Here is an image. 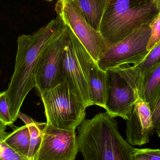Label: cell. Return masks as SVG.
I'll return each instance as SVG.
<instances>
[{"mask_svg":"<svg viewBox=\"0 0 160 160\" xmlns=\"http://www.w3.org/2000/svg\"><path fill=\"white\" fill-rule=\"evenodd\" d=\"M65 26L57 15L46 26L30 35L20 36L14 73L6 91L13 123L28 93L35 87L36 69L41 53Z\"/></svg>","mask_w":160,"mask_h":160,"instance_id":"6da1fadb","label":"cell"},{"mask_svg":"<svg viewBox=\"0 0 160 160\" xmlns=\"http://www.w3.org/2000/svg\"><path fill=\"white\" fill-rule=\"evenodd\" d=\"M78 131L79 152L84 160H134V148L123 139L117 121L107 113L85 119Z\"/></svg>","mask_w":160,"mask_h":160,"instance_id":"7a4b0ae2","label":"cell"},{"mask_svg":"<svg viewBox=\"0 0 160 160\" xmlns=\"http://www.w3.org/2000/svg\"><path fill=\"white\" fill-rule=\"evenodd\" d=\"M159 12L154 0H110L99 32L110 47L150 23Z\"/></svg>","mask_w":160,"mask_h":160,"instance_id":"3957f363","label":"cell"},{"mask_svg":"<svg viewBox=\"0 0 160 160\" xmlns=\"http://www.w3.org/2000/svg\"><path fill=\"white\" fill-rule=\"evenodd\" d=\"M39 95L48 125L75 131L85 120L87 107L72 92L64 79L58 85Z\"/></svg>","mask_w":160,"mask_h":160,"instance_id":"277c9868","label":"cell"},{"mask_svg":"<svg viewBox=\"0 0 160 160\" xmlns=\"http://www.w3.org/2000/svg\"><path fill=\"white\" fill-rule=\"evenodd\" d=\"M67 27L66 44L63 53L64 79L72 92L87 108L92 106L89 94L90 72L97 63L73 31L68 25Z\"/></svg>","mask_w":160,"mask_h":160,"instance_id":"5b68a950","label":"cell"},{"mask_svg":"<svg viewBox=\"0 0 160 160\" xmlns=\"http://www.w3.org/2000/svg\"><path fill=\"white\" fill-rule=\"evenodd\" d=\"M55 9L98 64L109 46L100 32L87 21L76 0H58Z\"/></svg>","mask_w":160,"mask_h":160,"instance_id":"8992f818","label":"cell"},{"mask_svg":"<svg viewBox=\"0 0 160 160\" xmlns=\"http://www.w3.org/2000/svg\"><path fill=\"white\" fill-rule=\"evenodd\" d=\"M149 24L137 28L126 38L109 47L98 63L99 67L107 71L123 65L141 62L149 51L147 50L151 34Z\"/></svg>","mask_w":160,"mask_h":160,"instance_id":"52a82bcc","label":"cell"},{"mask_svg":"<svg viewBox=\"0 0 160 160\" xmlns=\"http://www.w3.org/2000/svg\"><path fill=\"white\" fill-rule=\"evenodd\" d=\"M67 27L47 46L40 55L35 71V88L38 94L59 85L64 79L63 53Z\"/></svg>","mask_w":160,"mask_h":160,"instance_id":"ba28073f","label":"cell"},{"mask_svg":"<svg viewBox=\"0 0 160 160\" xmlns=\"http://www.w3.org/2000/svg\"><path fill=\"white\" fill-rule=\"evenodd\" d=\"M78 152L75 131L57 128L47 123L33 160H75Z\"/></svg>","mask_w":160,"mask_h":160,"instance_id":"9c48e42d","label":"cell"},{"mask_svg":"<svg viewBox=\"0 0 160 160\" xmlns=\"http://www.w3.org/2000/svg\"><path fill=\"white\" fill-rule=\"evenodd\" d=\"M109 73L110 89L106 103V112L112 117L125 120L129 118L139 97L136 90L117 73Z\"/></svg>","mask_w":160,"mask_h":160,"instance_id":"30bf717a","label":"cell"},{"mask_svg":"<svg viewBox=\"0 0 160 160\" xmlns=\"http://www.w3.org/2000/svg\"><path fill=\"white\" fill-rule=\"evenodd\" d=\"M127 82L136 90L139 98L149 104L151 110L160 94V65L142 76Z\"/></svg>","mask_w":160,"mask_h":160,"instance_id":"8fae6325","label":"cell"},{"mask_svg":"<svg viewBox=\"0 0 160 160\" xmlns=\"http://www.w3.org/2000/svg\"><path fill=\"white\" fill-rule=\"evenodd\" d=\"M160 65V42L149 51L141 62L130 66L123 65L107 71L117 73L127 82L142 76Z\"/></svg>","mask_w":160,"mask_h":160,"instance_id":"7c38bea8","label":"cell"},{"mask_svg":"<svg viewBox=\"0 0 160 160\" xmlns=\"http://www.w3.org/2000/svg\"><path fill=\"white\" fill-rule=\"evenodd\" d=\"M110 89L108 71L100 68L95 64L92 68L89 78V94L92 105L106 108Z\"/></svg>","mask_w":160,"mask_h":160,"instance_id":"4fadbf2b","label":"cell"},{"mask_svg":"<svg viewBox=\"0 0 160 160\" xmlns=\"http://www.w3.org/2000/svg\"><path fill=\"white\" fill-rule=\"evenodd\" d=\"M110 0H76L87 21L97 31L99 30L102 17Z\"/></svg>","mask_w":160,"mask_h":160,"instance_id":"5bb4252c","label":"cell"},{"mask_svg":"<svg viewBox=\"0 0 160 160\" xmlns=\"http://www.w3.org/2000/svg\"><path fill=\"white\" fill-rule=\"evenodd\" d=\"M3 142L18 154L28 157L30 144L28 126L25 125L8 133Z\"/></svg>","mask_w":160,"mask_h":160,"instance_id":"9a60e30c","label":"cell"},{"mask_svg":"<svg viewBox=\"0 0 160 160\" xmlns=\"http://www.w3.org/2000/svg\"><path fill=\"white\" fill-rule=\"evenodd\" d=\"M133 110L141 123L144 134L149 139L154 129L152 112L149 104L143 100L138 98L133 106Z\"/></svg>","mask_w":160,"mask_h":160,"instance_id":"2e32d148","label":"cell"},{"mask_svg":"<svg viewBox=\"0 0 160 160\" xmlns=\"http://www.w3.org/2000/svg\"><path fill=\"white\" fill-rule=\"evenodd\" d=\"M47 123H40L36 121L28 125L30 133V144L28 158L30 160H33L34 157L38 150L41 141L42 133Z\"/></svg>","mask_w":160,"mask_h":160,"instance_id":"e0dca14e","label":"cell"},{"mask_svg":"<svg viewBox=\"0 0 160 160\" xmlns=\"http://www.w3.org/2000/svg\"><path fill=\"white\" fill-rule=\"evenodd\" d=\"M132 157L134 160H160V149L134 148Z\"/></svg>","mask_w":160,"mask_h":160,"instance_id":"ac0fdd59","label":"cell"},{"mask_svg":"<svg viewBox=\"0 0 160 160\" xmlns=\"http://www.w3.org/2000/svg\"><path fill=\"white\" fill-rule=\"evenodd\" d=\"M0 120L6 126L14 123L10 115L6 91L0 93Z\"/></svg>","mask_w":160,"mask_h":160,"instance_id":"d6986e66","label":"cell"},{"mask_svg":"<svg viewBox=\"0 0 160 160\" xmlns=\"http://www.w3.org/2000/svg\"><path fill=\"white\" fill-rule=\"evenodd\" d=\"M151 37L149 39L147 50L150 51L160 42V12L158 15L150 22Z\"/></svg>","mask_w":160,"mask_h":160,"instance_id":"ffe728a7","label":"cell"},{"mask_svg":"<svg viewBox=\"0 0 160 160\" xmlns=\"http://www.w3.org/2000/svg\"><path fill=\"white\" fill-rule=\"evenodd\" d=\"M0 160H30L28 157L18 154L4 142H0Z\"/></svg>","mask_w":160,"mask_h":160,"instance_id":"44dd1931","label":"cell"},{"mask_svg":"<svg viewBox=\"0 0 160 160\" xmlns=\"http://www.w3.org/2000/svg\"><path fill=\"white\" fill-rule=\"evenodd\" d=\"M154 130L160 135V94L151 109Z\"/></svg>","mask_w":160,"mask_h":160,"instance_id":"7402d4cb","label":"cell"},{"mask_svg":"<svg viewBox=\"0 0 160 160\" xmlns=\"http://www.w3.org/2000/svg\"><path fill=\"white\" fill-rule=\"evenodd\" d=\"M18 118L22 120L26 126L32 124V123H34L36 121V120L32 119V118L28 116V115L25 114L21 112H19Z\"/></svg>","mask_w":160,"mask_h":160,"instance_id":"603a6c76","label":"cell"},{"mask_svg":"<svg viewBox=\"0 0 160 160\" xmlns=\"http://www.w3.org/2000/svg\"><path fill=\"white\" fill-rule=\"evenodd\" d=\"M7 128L6 125H5L1 120H0V142H3L6 136L8 134V133L6 132L5 130Z\"/></svg>","mask_w":160,"mask_h":160,"instance_id":"cb8c5ba5","label":"cell"},{"mask_svg":"<svg viewBox=\"0 0 160 160\" xmlns=\"http://www.w3.org/2000/svg\"><path fill=\"white\" fill-rule=\"evenodd\" d=\"M160 12V0H154Z\"/></svg>","mask_w":160,"mask_h":160,"instance_id":"d4e9b609","label":"cell"},{"mask_svg":"<svg viewBox=\"0 0 160 160\" xmlns=\"http://www.w3.org/2000/svg\"><path fill=\"white\" fill-rule=\"evenodd\" d=\"M46 1H48V2H52V1H53V0H46Z\"/></svg>","mask_w":160,"mask_h":160,"instance_id":"484cf974","label":"cell"},{"mask_svg":"<svg viewBox=\"0 0 160 160\" xmlns=\"http://www.w3.org/2000/svg\"><path fill=\"white\" fill-rule=\"evenodd\" d=\"M159 136V137H160V136Z\"/></svg>","mask_w":160,"mask_h":160,"instance_id":"4316f807","label":"cell"}]
</instances>
